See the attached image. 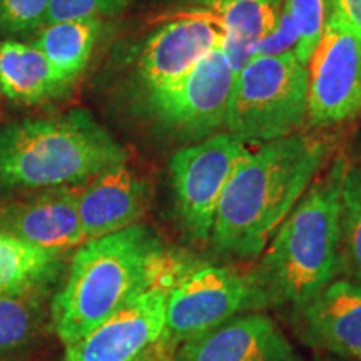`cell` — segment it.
<instances>
[{
  "label": "cell",
  "mask_w": 361,
  "mask_h": 361,
  "mask_svg": "<svg viewBox=\"0 0 361 361\" xmlns=\"http://www.w3.org/2000/svg\"><path fill=\"white\" fill-rule=\"evenodd\" d=\"M333 149L329 135L295 133L250 151L219 201L209 239L214 250L241 259L259 256Z\"/></svg>",
  "instance_id": "obj_1"
},
{
  "label": "cell",
  "mask_w": 361,
  "mask_h": 361,
  "mask_svg": "<svg viewBox=\"0 0 361 361\" xmlns=\"http://www.w3.org/2000/svg\"><path fill=\"white\" fill-rule=\"evenodd\" d=\"M346 168L345 157H335L261 252L258 266L247 276L255 308L298 310L335 281L340 269L341 191Z\"/></svg>",
  "instance_id": "obj_2"
},
{
  "label": "cell",
  "mask_w": 361,
  "mask_h": 361,
  "mask_svg": "<svg viewBox=\"0 0 361 361\" xmlns=\"http://www.w3.org/2000/svg\"><path fill=\"white\" fill-rule=\"evenodd\" d=\"M184 269L151 229L134 224L82 243L51 305L52 328L71 346L157 279Z\"/></svg>",
  "instance_id": "obj_3"
},
{
  "label": "cell",
  "mask_w": 361,
  "mask_h": 361,
  "mask_svg": "<svg viewBox=\"0 0 361 361\" xmlns=\"http://www.w3.org/2000/svg\"><path fill=\"white\" fill-rule=\"evenodd\" d=\"M123 162L128 151L85 109L0 128V191L82 186Z\"/></svg>",
  "instance_id": "obj_4"
},
{
  "label": "cell",
  "mask_w": 361,
  "mask_h": 361,
  "mask_svg": "<svg viewBox=\"0 0 361 361\" xmlns=\"http://www.w3.org/2000/svg\"><path fill=\"white\" fill-rule=\"evenodd\" d=\"M308 69L296 54L251 57L236 72L224 129L247 144L286 137L306 124Z\"/></svg>",
  "instance_id": "obj_5"
},
{
  "label": "cell",
  "mask_w": 361,
  "mask_h": 361,
  "mask_svg": "<svg viewBox=\"0 0 361 361\" xmlns=\"http://www.w3.org/2000/svg\"><path fill=\"white\" fill-rule=\"evenodd\" d=\"M236 71L224 47L168 87L135 99L137 114L178 141L200 142L224 128Z\"/></svg>",
  "instance_id": "obj_6"
},
{
  "label": "cell",
  "mask_w": 361,
  "mask_h": 361,
  "mask_svg": "<svg viewBox=\"0 0 361 361\" xmlns=\"http://www.w3.org/2000/svg\"><path fill=\"white\" fill-rule=\"evenodd\" d=\"M250 151L247 144L233 134L216 133L171 156L169 178L176 216L194 241L211 239L224 189Z\"/></svg>",
  "instance_id": "obj_7"
},
{
  "label": "cell",
  "mask_w": 361,
  "mask_h": 361,
  "mask_svg": "<svg viewBox=\"0 0 361 361\" xmlns=\"http://www.w3.org/2000/svg\"><path fill=\"white\" fill-rule=\"evenodd\" d=\"M306 69L310 128H331L361 116V34L333 8Z\"/></svg>",
  "instance_id": "obj_8"
},
{
  "label": "cell",
  "mask_w": 361,
  "mask_h": 361,
  "mask_svg": "<svg viewBox=\"0 0 361 361\" xmlns=\"http://www.w3.org/2000/svg\"><path fill=\"white\" fill-rule=\"evenodd\" d=\"M224 42L213 17L191 8L171 13L139 44L129 74L133 101L176 82Z\"/></svg>",
  "instance_id": "obj_9"
},
{
  "label": "cell",
  "mask_w": 361,
  "mask_h": 361,
  "mask_svg": "<svg viewBox=\"0 0 361 361\" xmlns=\"http://www.w3.org/2000/svg\"><path fill=\"white\" fill-rule=\"evenodd\" d=\"M250 308L255 296L247 276L219 266L186 269L168 293L162 343L179 346Z\"/></svg>",
  "instance_id": "obj_10"
},
{
  "label": "cell",
  "mask_w": 361,
  "mask_h": 361,
  "mask_svg": "<svg viewBox=\"0 0 361 361\" xmlns=\"http://www.w3.org/2000/svg\"><path fill=\"white\" fill-rule=\"evenodd\" d=\"M186 269L157 279L71 346L66 361H134L166 333L168 293Z\"/></svg>",
  "instance_id": "obj_11"
},
{
  "label": "cell",
  "mask_w": 361,
  "mask_h": 361,
  "mask_svg": "<svg viewBox=\"0 0 361 361\" xmlns=\"http://www.w3.org/2000/svg\"><path fill=\"white\" fill-rule=\"evenodd\" d=\"M82 186L34 191L25 200L0 207V231L57 252H69L85 243L79 216Z\"/></svg>",
  "instance_id": "obj_12"
},
{
  "label": "cell",
  "mask_w": 361,
  "mask_h": 361,
  "mask_svg": "<svg viewBox=\"0 0 361 361\" xmlns=\"http://www.w3.org/2000/svg\"><path fill=\"white\" fill-rule=\"evenodd\" d=\"M176 361H296V355L271 316L247 313L184 341Z\"/></svg>",
  "instance_id": "obj_13"
},
{
  "label": "cell",
  "mask_w": 361,
  "mask_h": 361,
  "mask_svg": "<svg viewBox=\"0 0 361 361\" xmlns=\"http://www.w3.org/2000/svg\"><path fill=\"white\" fill-rule=\"evenodd\" d=\"M300 335L308 345L346 360L361 361V283L331 281L295 310Z\"/></svg>",
  "instance_id": "obj_14"
},
{
  "label": "cell",
  "mask_w": 361,
  "mask_h": 361,
  "mask_svg": "<svg viewBox=\"0 0 361 361\" xmlns=\"http://www.w3.org/2000/svg\"><path fill=\"white\" fill-rule=\"evenodd\" d=\"M149 184L128 162L112 166L80 188L79 216L85 241L139 224L149 207Z\"/></svg>",
  "instance_id": "obj_15"
},
{
  "label": "cell",
  "mask_w": 361,
  "mask_h": 361,
  "mask_svg": "<svg viewBox=\"0 0 361 361\" xmlns=\"http://www.w3.org/2000/svg\"><path fill=\"white\" fill-rule=\"evenodd\" d=\"M284 0H179L180 8L206 13L224 30V52L234 71L250 61L252 49L276 24Z\"/></svg>",
  "instance_id": "obj_16"
},
{
  "label": "cell",
  "mask_w": 361,
  "mask_h": 361,
  "mask_svg": "<svg viewBox=\"0 0 361 361\" xmlns=\"http://www.w3.org/2000/svg\"><path fill=\"white\" fill-rule=\"evenodd\" d=\"M69 87L32 42L0 44V89L7 99L32 106L64 96Z\"/></svg>",
  "instance_id": "obj_17"
},
{
  "label": "cell",
  "mask_w": 361,
  "mask_h": 361,
  "mask_svg": "<svg viewBox=\"0 0 361 361\" xmlns=\"http://www.w3.org/2000/svg\"><path fill=\"white\" fill-rule=\"evenodd\" d=\"M64 256L0 231V296L45 291L61 274Z\"/></svg>",
  "instance_id": "obj_18"
},
{
  "label": "cell",
  "mask_w": 361,
  "mask_h": 361,
  "mask_svg": "<svg viewBox=\"0 0 361 361\" xmlns=\"http://www.w3.org/2000/svg\"><path fill=\"white\" fill-rule=\"evenodd\" d=\"M101 19H69L45 24L32 44L66 82L72 84L89 64L97 42Z\"/></svg>",
  "instance_id": "obj_19"
},
{
  "label": "cell",
  "mask_w": 361,
  "mask_h": 361,
  "mask_svg": "<svg viewBox=\"0 0 361 361\" xmlns=\"http://www.w3.org/2000/svg\"><path fill=\"white\" fill-rule=\"evenodd\" d=\"M44 293L0 296V361L16 358L37 336L44 318Z\"/></svg>",
  "instance_id": "obj_20"
},
{
  "label": "cell",
  "mask_w": 361,
  "mask_h": 361,
  "mask_svg": "<svg viewBox=\"0 0 361 361\" xmlns=\"http://www.w3.org/2000/svg\"><path fill=\"white\" fill-rule=\"evenodd\" d=\"M341 266L361 283V168L350 164L341 191Z\"/></svg>",
  "instance_id": "obj_21"
},
{
  "label": "cell",
  "mask_w": 361,
  "mask_h": 361,
  "mask_svg": "<svg viewBox=\"0 0 361 361\" xmlns=\"http://www.w3.org/2000/svg\"><path fill=\"white\" fill-rule=\"evenodd\" d=\"M328 6L329 0H284L283 2V8L290 13L300 34V44L295 54L303 64H308L311 54L322 39L329 16Z\"/></svg>",
  "instance_id": "obj_22"
},
{
  "label": "cell",
  "mask_w": 361,
  "mask_h": 361,
  "mask_svg": "<svg viewBox=\"0 0 361 361\" xmlns=\"http://www.w3.org/2000/svg\"><path fill=\"white\" fill-rule=\"evenodd\" d=\"M52 0H0V30L8 37L37 34L45 25Z\"/></svg>",
  "instance_id": "obj_23"
},
{
  "label": "cell",
  "mask_w": 361,
  "mask_h": 361,
  "mask_svg": "<svg viewBox=\"0 0 361 361\" xmlns=\"http://www.w3.org/2000/svg\"><path fill=\"white\" fill-rule=\"evenodd\" d=\"M134 0H52L47 22L69 19H102L124 12Z\"/></svg>",
  "instance_id": "obj_24"
},
{
  "label": "cell",
  "mask_w": 361,
  "mask_h": 361,
  "mask_svg": "<svg viewBox=\"0 0 361 361\" xmlns=\"http://www.w3.org/2000/svg\"><path fill=\"white\" fill-rule=\"evenodd\" d=\"M298 44H300V34H298L295 22H293L290 13L281 8L276 24L255 45L251 57L281 56V54L290 52L295 54Z\"/></svg>",
  "instance_id": "obj_25"
},
{
  "label": "cell",
  "mask_w": 361,
  "mask_h": 361,
  "mask_svg": "<svg viewBox=\"0 0 361 361\" xmlns=\"http://www.w3.org/2000/svg\"><path fill=\"white\" fill-rule=\"evenodd\" d=\"M329 8L336 11L361 34V0H329Z\"/></svg>",
  "instance_id": "obj_26"
},
{
  "label": "cell",
  "mask_w": 361,
  "mask_h": 361,
  "mask_svg": "<svg viewBox=\"0 0 361 361\" xmlns=\"http://www.w3.org/2000/svg\"><path fill=\"white\" fill-rule=\"evenodd\" d=\"M162 348H157L156 346H152L151 350H147L146 353H142L139 358H135L134 361H157V358H159V353H161Z\"/></svg>",
  "instance_id": "obj_27"
},
{
  "label": "cell",
  "mask_w": 361,
  "mask_h": 361,
  "mask_svg": "<svg viewBox=\"0 0 361 361\" xmlns=\"http://www.w3.org/2000/svg\"><path fill=\"white\" fill-rule=\"evenodd\" d=\"M314 361H353V360L340 358V356H333V355H316Z\"/></svg>",
  "instance_id": "obj_28"
},
{
  "label": "cell",
  "mask_w": 361,
  "mask_h": 361,
  "mask_svg": "<svg viewBox=\"0 0 361 361\" xmlns=\"http://www.w3.org/2000/svg\"><path fill=\"white\" fill-rule=\"evenodd\" d=\"M157 361H176V360L171 358V356L168 355V351H166V350H161L159 358H157Z\"/></svg>",
  "instance_id": "obj_29"
}]
</instances>
